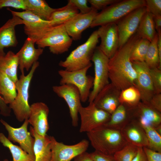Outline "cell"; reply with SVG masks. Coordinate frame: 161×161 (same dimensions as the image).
Returning a JSON list of instances; mask_svg holds the SVG:
<instances>
[{
    "instance_id": "6da1fadb",
    "label": "cell",
    "mask_w": 161,
    "mask_h": 161,
    "mask_svg": "<svg viewBox=\"0 0 161 161\" xmlns=\"http://www.w3.org/2000/svg\"><path fill=\"white\" fill-rule=\"evenodd\" d=\"M140 38L136 32L109 59V80L120 91L134 85L137 75L130 57L134 45Z\"/></svg>"
},
{
    "instance_id": "7a4b0ae2",
    "label": "cell",
    "mask_w": 161,
    "mask_h": 161,
    "mask_svg": "<svg viewBox=\"0 0 161 161\" xmlns=\"http://www.w3.org/2000/svg\"><path fill=\"white\" fill-rule=\"evenodd\" d=\"M86 133L95 150L106 154L113 155L127 143L121 131L105 125Z\"/></svg>"
},
{
    "instance_id": "3957f363",
    "label": "cell",
    "mask_w": 161,
    "mask_h": 161,
    "mask_svg": "<svg viewBox=\"0 0 161 161\" xmlns=\"http://www.w3.org/2000/svg\"><path fill=\"white\" fill-rule=\"evenodd\" d=\"M99 38L97 30L95 31L84 43L73 50L64 61H61L59 66L68 71L78 70L92 66V58Z\"/></svg>"
},
{
    "instance_id": "277c9868",
    "label": "cell",
    "mask_w": 161,
    "mask_h": 161,
    "mask_svg": "<svg viewBox=\"0 0 161 161\" xmlns=\"http://www.w3.org/2000/svg\"><path fill=\"white\" fill-rule=\"evenodd\" d=\"M145 0H119L98 13L90 27L94 28L109 24H117L129 13L139 7L145 6Z\"/></svg>"
},
{
    "instance_id": "5b68a950",
    "label": "cell",
    "mask_w": 161,
    "mask_h": 161,
    "mask_svg": "<svg viewBox=\"0 0 161 161\" xmlns=\"http://www.w3.org/2000/svg\"><path fill=\"white\" fill-rule=\"evenodd\" d=\"M37 61L32 65L27 75L21 73L16 84L17 94L16 97L9 106L13 111L16 119L22 122L29 118L30 106L29 103V89L31 80L35 70L39 66Z\"/></svg>"
},
{
    "instance_id": "8992f818",
    "label": "cell",
    "mask_w": 161,
    "mask_h": 161,
    "mask_svg": "<svg viewBox=\"0 0 161 161\" xmlns=\"http://www.w3.org/2000/svg\"><path fill=\"white\" fill-rule=\"evenodd\" d=\"M72 41L63 24L53 27L35 43L38 48L48 47L50 52L59 55L68 51Z\"/></svg>"
},
{
    "instance_id": "52a82bcc",
    "label": "cell",
    "mask_w": 161,
    "mask_h": 161,
    "mask_svg": "<svg viewBox=\"0 0 161 161\" xmlns=\"http://www.w3.org/2000/svg\"><path fill=\"white\" fill-rule=\"evenodd\" d=\"M91 66L73 71L65 69L58 71L61 77L60 85L70 84L75 86L79 91L81 102L84 103L88 100L90 90L93 86L94 77L87 75V71Z\"/></svg>"
},
{
    "instance_id": "ba28073f",
    "label": "cell",
    "mask_w": 161,
    "mask_h": 161,
    "mask_svg": "<svg viewBox=\"0 0 161 161\" xmlns=\"http://www.w3.org/2000/svg\"><path fill=\"white\" fill-rule=\"evenodd\" d=\"M12 15L17 16L24 21V32L35 43L41 38L53 27V22L43 19L31 12L25 10L19 12L7 9Z\"/></svg>"
},
{
    "instance_id": "9c48e42d",
    "label": "cell",
    "mask_w": 161,
    "mask_h": 161,
    "mask_svg": "<svg viewBox=\"0 0 161 161\" xmlns=\"http://www.w3.org/2000/svg\"><path fill=\"white\" fill-rule=\"evenodd\" d=\"M109 59L97 46L91 59L94 65L95 77L92 91L88 99L89 102H93L99 92L110 83L109 75Z\"/></svg>"
},
{
    "instance_id": "30bf717a",
    "label": "cell",
    "mask_w": 161,
    "mask_h": 161,
    "mask_svg": "<svg viewBox=\"0 0 161 161\" xmlns=\"http://www.w3.org/2000/svg\"><path fill=\"white\" fill-rule=\"evenodd\" d=\"M78 114L81 120L79 131L86 133L102 126L109 120L111 114L97 108L93 102L80 108Z\"/></svg>"
},
{
    "instance_id": "8fae6325",
    "label": "cell",
    "mask_w": 161,
    "mask_h": 161,
    "mask_svg": "<svg viewBox=\"0 0 161 161\" xmlns=\"http://www.w3.org/2000/svg\"><path fill=\"white\" fill-rule=\"evenodd\" d=\"M52 153L51 161H71L80 154L86 151L89 142L83 139L72 145H67L58 142L52 136H50Z\"/></svg>"
},
{
    "instance_id": "7c38bea8",
    "label": "cell",
    "mask_w": 161,
    "mask_h": 161,
    "mask_svg": "<svg viewBox=\"0 0 161 161\" xmlns=\"http://www.w3.org/2000/svg\"><path fill=\"white\" fill-rule=\"evenodd\" d=\"M52 88L58 96L65 101L69 109L72 125L75 127L77 126L78 112L82 106L79 90L75 86L70 84L55 86Z\"/></svg>"
},
{
    "instance_id": "4fadbf2b",
    "label": "cell",
    "mask_w": 161,
    "mask_h": 161,
    "mask_svg": "<svg viewBox=\"0 0 161 161\" xmlns=\"http://www.w3.org/2000/svg\"><path fill=\"white\" fill-rule=\"evenodd\" d=\"M147 12L145 6L126 15L116 24L119 37L118 49L123 47L137 31L140 20Z\"/></svg>"
},
{
    "instance_id": "5bb4252c",
    "label": "cell",
    "mask_w": 161,
    "mask_h": 161,
    "mask_svg": "<svg viewBox=\"0 0 161 161\" xmlns=\"http://www.w3.org/2000/svg\"><path fill=\"white\" fill-rule=\"evenodd\" d=\"M0 122L4 126L8 132V139L10 141L17 143L20 147L29 154L34 156L33 146L35 140L28 131L29 123L28 119L25 120L19 127L15 128L10 126L1 119Z\"/></svg>"
},
{
    "instance_id": "9a60e30c",
    "label": "cell",
    "mask_w": 161,
    "mask_h": 161,
    "mask_svg": "<svg viewBox=\"0 0 161 161\" xmlns=\"http://www.w3.org/2000/svg\"><path fill=\"white\" fill-rule=\"evenodd\" d=\"M131 62L137 75L134 86L140 92L141 101L148 103L155 94L150 69L145 62Z\"/></svg>"
},
{
    "instance_id": "2e32d148",
    "label": "cell",
    "mask_w": 161,
    "mask_h": 161,
    "mask_svg": "<svg viewBox=\"0 0 161 161\" xmlns=\"http://www.w3.org/2000/svg\"><path fill=\"white\" fill-rule=\"evenodd\" d=\"M101 40L99 47L103 53L110 59L119 48V37L116 24H109L101 26L97 30Z\"/></svg>"
},
{
    "instance_id": "e0dca14e",
    "label": "cell",
    "mask_w": 161,
    "mask_h": 161,
    "mask_svg": "<svg viewBox=\"0 0 161 161\" xmlns=\"http://www.w3.org/2000/svg\"><path fill=\"white\" fill-rule=\"evenodd\" d=\"M49 109L42 102L34 103L30 106L28 121L34 131L39 135L44 136L49 129L48 117Z\"/></svg>"
},
{
    "instance_id": "ac0fdd59",
    "label": "cell",
    "mask_w": 161,
    "mask_h": 161,
    "mask_svg": "<svg viewBox=\"0 0 161 161\" xmlns=\"http://www.w3.org/2000/svg\"><path fill=\"white\" fill-rule=\"evenodd\" d=\"M97 13V11L92 10L86 14L79 13L64 24L67 33L73 40L81 39L82 32L90 27Z\"/></svg>"
},
{
    "instance_id": "d6986e66",
    "label": "cell",
    "mask_w": 161,
    "mask_h": 161,
    "mask_svg": "<svg viewBox=\"0 0 161 161\" xmlns=\"http://www.w3.org/2000/svg\"><path fill=\"white\" fill-rule=\"evenodd\" d=\"M120 91L110 83L99 92L93 102L97 108L111 114L120 104Z\"/></svg>"
},
{
    "instance_id": "ffe728a7",
    "label": "cell",
    "mask_w": 161,
    "mask_h": 161,
    "mask_svg": "<svg viewBox=\"0 0 161 161\" xmlns=\"http://www.w3.org/2000/svg\"><path fill=\"white\" fill-rule=\"evenodd\" d=\"M35 43L34 41L27 37L21 48L16 54L21 73H24V69L28 71L43 53V49L36 48Z\"/></svg>"
},
{
    "instance_id": "44dd1931",
    "label": "cell",
    "mask_w": 161,
    "mask_h": 161,
    "mask_svg": "<svg viewBox=\"0 0 161 161\" xmlns=\"http://www.w3.org/2000/svg\"><path fill=\"white\" fill-rule=\"evenodd\" d=\"M24 24V21L20 18L13 15L0 27V55L5 54V48L16 47L18 42L16 34L15 27L18 25Z\"/></svg>"
},
{
    "instance_id": "7402d4cb",
    "label": "cell",
    "mask_w": 161,
    "mask_h": 161,
    "mask_svg": "<svg viewBox=\"0 0 161 161\" xmlns=\"http://www.w3.org/2000/svg\"><path fill=\"white\" fill-rule=\"evenodd\" d=\"M127 142L138 147H148V142L145 131L138 122L132 119L121 130Z\"/></svg>"
},
{
    "instance_id": "603a6c76",
    "label": "cell",
    "mask_w": 161,
    "mask_h": 161,
    "mask_svg": "<svg viewBox=\"0 0 161 161\" xmlns=\"http://www.w3.org/2000/svg\"><path fill=\"white\" fill-rule=\"evenodd\" d=\"M127 108L131 119L141 117L148 121L155 129L161 126V113L147 104L140 101L134 107Z\"/></svg>"
},
{
    "instance_id": "cb8c5ba5",
    "label": "cell",
    "mask_w": 161,
    "mask_h": 161,
    "mask_svg": "<svg viewBox=\"0 0 161 161\" xmlns=\"http://www.w3.org/2000/svg\"><path fill=\"white\" fill-rule=\"evenodd\" d=\"M30 132L35 140L33 151L35 161H51L52 153L50 136L38 134L30 126Z\"/></svg>"
},
{
    "instance_id": "d4e9b609",
    "label": "cell",
    "mask_w": 161,
    "mask_h": 161,
    "mask_svg": "<svg viewBox=\"0 0 161 161\" xmlns=\"http://www.w3.org/2000/svg\"><path fill=\"white\" fill-rule=\"evenodd\" d=\"M18 60L16 54L9 51L3 55H0V71L5 73L16 84L18 80L17 69Z\"/></svg>"
},
{
    "instance_id": "484cf974",
    "label": "cell",
    "mask_w": 161,
    "mask_h": 161,
    "mask_svg": "<svg viewBox=\"0 0 161 161\" xmlns=\"http://www.w3.org/2000/svg\"><path fill=\"white\" fill-rule=\"evenodd\" d=\"M131 120L127 107L121 103L111 114L109 121L104 125L121 131Z\"/></svg>"
},
{
    "instance_id": "4316f807",
    "label": "cell",
    "mask_w": 161,
    "mask_h": 161,
    "mask_svg": "<svg viewBox=\"0 0 161 161\" xmlns=\"http://www.w3.org/2000/svg\"><path fill=\"white\" fill-rule=\"evenodd\" d=\"M26 10L41 18L49 21L56 8L50 7L44 0H24Z\"/></svg>"
},
{
    "instance_id": "83f0119b",
    "label": "cell",
    "mask_w": 161,
    "mask_h": 161,
    "mask_svg": "<svg viewBox=\"0 0 161 161\" xmlns=\"http://www.w3.org/2000/svg\"><path fill=\"white\" fill-rule=\"evenodd\" d=\"M79 13V10L69 0L65 6L56 8L49 21H52L54 26L63 24Z\"/></svg>"
},
{
    "instance_id": "f1b7e54d",
    "label": "cell",
    "mask_w": 161,
    "mask_h": 161,
    "mask_svg": "<svg viewBox=\"0 0 161 161\" xmlns=\"http://www.w3.org/2000/svg\"><path fill=\"white\" fill-rule=\"evenodd\" d=\"M136 33L141 38L146 39L150 42L157 32L152 15L148 12L143 15Z\"/></svg>"
},
{
    "instance_id": "f546056e",
    "label": "cell",
    "mask_w": 161,
    "mask_h": 161,
    "mask_svg": "<svg viewBox=\"0 0 161 161\" xmlns=\"http://www.w3.org/2000/svg\"><path fill=\"white\" fill-rule=\"evenodd\" d=\"M17 94L16 83L0 71V95L4 102L7 105L10 104L14 101Z\"/></svg>"
},
{
    "instance_id": "4dcf8cb0",
    "label": "cell",
    "mask_w": 161,
    "mask_h": 161,
    "mask_svg": "<svg viewBox=\"0 0 161 161\" xmlns=\"http://www.w3.org/2000/svg\"><path fill=\"white\" fill-rule=\"evenodd\" d=\"M0 142L9 150L13 161H35V156L29 154L20 147L13 144L1 132H0Z\"/></svg>"
},
{
    "instance_id": "1f68e13d",
    "label": "cell",
    "mask_w": 161,
    "mask_h": 161,
    "mask_svg": "<svg viewBox=\"0 0 161 161\" xmlns=\"http://www.w3.org/2000/svg\"><path fill=\"white\" fill-rule=\"evenodd\" d=\"M120 104L130 108L137 105L141 101L139 91L134 86H132L121 91L119 96Z\"/></svg>"
},
{
    "instance_id": "d6a6232c",
    "label": "cell",
    "mask_w": 161,
    "mask_h": 161,
    "mask_svg": "<svg viewBox=\"0 0 161 161\" xmlns=\"http://www.w3.org/2000/svg\"><path fill=\"white\" fill-rule=\"evenodd\" d=\"M158 34L157 32L150 42L145 56V62L149 69L158 68L161 69L157 47Z\"/></svg>"
},
{
    "instance_id": "836d02e7",
    "label": "cell",
    "mask_w": 161,
    "mask_h": 161,
    "mask_svg": "<svg viewBox=\"0 0 161 161\" xmlns=\"http://www.w3.org/2000/svg\"><path fill=\"white\" fill-rule=\"evenodd\" d=\"M150 43L146 39L140 38L131 52L130 59L131 61L144 62Z\"/></svg>"
},
{
    "instance_id": "e575fe53",
    "label": "cell",
    "mask_w": 161,
    "mask_h": 161,
    "mask_svg": "<svg viewBox=\"0 0 161 161\" xmlns=\"http://www.w3.org/2000/svg\"><path fill=\"white\" fill-rule=\"evenodd\" d=\"M142 127L145 131L148 140V144L147 148L161 152V134L151 125Z\"/></svg>"
},
{
    "instance_id": "d590c367",
    "label": "cell",
    "mask_w": 161,
    "mask_h": 161,
    "mask_svg": "<svg viewBox=\"0 0 161 161\" xmlns=\"http://www.w3.org/2000/svg\"><path fill=\"white\" fill-rule=\"evenodd\" d=\"M138 148L134 145L127 143L113 154L115 161H132L137 153Z\"/></svg>"
},
{
    "instance_id": "8d00e7d4",
    "label": "cell",
    "mask_w": 161,
    "mask_h": 161,
    "mask_svg": "<svg viewBox=\"0 0 161 161\" xmlns=\"http://www.w3.org/2000/svg\"><path fill=\"white\" fill-rule=\"evenodd\" d=\"M150 72L155 94L161 93V69H150Z\"/></svg>"
},
{
    "instance_id": "74e56055",
    "label": "cell",
    "mask_w": 161,
    "mask_h": 161,
    "mask_svg": "<svg viewBox=\"0 0 161 161\" xmlns=\"http://www.w3.org/2000/svg\"><path fill=\"white\" fill-rule=\"evenodd\" d=\"M147 11L153 16H161V0H145Z\"/></svg>"
},
{
    "instance_id": "f35d334b",
    "label": "cell",
    "mask_w": 161,
    "mask_h": 161,
    "mask_svg": "<svg viewBox=\"0 0 161 161\" xmlns=\"http://www.w3.org/2000/svg\"><path fill=\"white\" fill-rule=\"evenodd\" d=\"M119 0H88L92 10L97 11L102 10L107 6L118 1Z\"/></svg>"
},
{
    "instance_id": "ab89813d",
    "label": "cell",
    "mask_w": 161,
    "mask_h": 161,
    "mask_svg": "<svg viewBox=\"0 0 161 161\" xmlns=\"http://www.w3.org/2000/svg\"><path fill=\"white\" fill-rule=\"evenodd\" d=\"M5 7L26 10L24 0H0V9Z\"/></svg>"
},
{
    "instance_id": "60d3db41",
    "label": "cell",
    "mask_w": 161,
    "mask_h": 161,
    "mask_svg": "<svg viewBox=\"0 0 161 161\" xmlns=\"http://www.w3.org/2000/svg\"><path fill=\"white\" fill-rule=\"evenodd\" d=\"M76 8L82 14L89 13L92 10L91 7L87 5V0H69Z\"/></svg>"
},
{
    "instance_id": "b9f144b4",
    "label": "cell",
    "mask_w": 161,
    "mask_h": 161,
    "mask_svg": "<svg viewBox=\"0 0 161 161\" xmlns=\"http://www.w3.org/2000/svg\"><path fill=\"white\" fill-rule=\"evenodd\" d=\"M90 154L94 161H115L113 155L105 154L95 150L90 153Z\"/></svg>"
},
{
    "instance_id": "7bdbcfd3",
    "label": "cell",
    "mask_w": 161,
    "mask_h": 161,
    "mask_svg": "<svg viewBox=\"0 0 161 161\" xmlns=\"http://www.w3.org/2000/svg\"><path fill=\"white\" fill-rule=\"evenodd\" d=\"M146 104L161 113V93L155 94Z\"/></svg>"
},
{
    "instance_id": "ee69618b",
    "label": "cell",
    "mask_w": 161,
    "mask_h": 161,
    "mask_svg": "<svg viewBox=\"0 0 161 161\" xmlns=\"http://www.w3.org/2000/svg\"><path fill=\"white\" fill-rule=\"evenodd\" d=\"M148 161H161V152L156 151L147 147L143 148Z\"/></svg>"
},
{
    "instance_id": "f6af8a7d",
    "label": "cell",
    "mask_w": 161,
    "mask_h": 161,
    "mask_svg": "<svg viewBox=\"0 0 161 161\" xmlns=\"http://www.w3.org/2000/svg\"><path fill=\"white\" fill-rule=\"evenodd\" d=\"M11 109L4 102L2 97L0 95V114L5 117L10 115Z\"/></svg>"
},
{
    "instance_id": "bcb514c9",
    "label": "cell",
    "mask_w": 161,
    "mask_h": 161,
    "mask_svg": "<svg viewBox=\"0 0 161 161\" xmlns=\"http://www.w3.org/2000/svg\"><path fill=\"white\" fill-rule=\"evenodd\" d=\"M132 161H148L143 148L138 147L137 153Z\"/></svg>"
},
{
    "instance_id": "7dc6e473",
    "label": "cell",
    "mask_w": 161,
    "mask_h": 161,
    "mask_svg": "<svg viewBox=\"0 0 161 161\" xmlns=\"http://www.w3.org/2000/svg\"><path fill=\"white\" fill-rule=\"evenodd\" d=\"M74 161H94L91 158L90 153L84 152L74 158Z\"/></svg>"
},
{
    "instance_id": "c3c4849f",
    "label": "cell",
    "mask_w": 161,
    "mask_h": 161,
    "mask_svg": "<svg viewBox=\"0 0 161 161\" xmlns=\"http://www.w3.org/2000/svg\"><path fill=\"white\" fill-rule=\"evenodd\" d=\"M153 17L155 30L157 32L161 30V16H153Z\"/></svg>"
},
{
    "instance_id": "681fc988",
    "label": "cell",
    "mask_w": 161,
    "mask_h": 161,
    "mask_svg": "<svg viewBox=\"0 0 161 161\" xmlns=\"http://www.w3.org/2000/svg\"><path fill=\"white\" fill-rule=\"evenodd\" d=\"M158 34L157 47L160 61L161 62V30L157 32Z\"/></svg>"
},
{
    "instance_id": "f907efd6",
    "label": "cell",
    "mask_w": 161,
    "mask_h": 161,
    "mask_svg": "<svg viewBox=\"0 0 161 161\" xmlns=\"http://www.w3.org/2000/svg\"><path fill=\"white\" fill-rule=\"evenodd\" d=\"M3 161H9V160L7 159H5Z\"/></svg>"
}]
</instances>
